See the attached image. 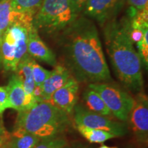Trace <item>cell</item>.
I'll list each match as a JSON object with an SVG mask.
<instances>
[{"mask_svg": "<svg viewBox=\"0 0 148 148\" xmlns=\"http://www.w3.org/2000/svg\"><path fill=\"white\" fill-rule=\"evenodd\" d=\"M11 140V134L5 130L2 121L0 119V148H2Z\"/></svg>", "mask_w": 148, "mask_h": 148, "instance_id": "obj_23", "label": "cell"}, {"mask_svg": "<svg viewBox=\"0 0 148 148\" xmlns=\"http://www.w3.org/2000/svg\"><path fill=\"white\" fill-rule=\"evenodd\" d=\"M78 16L70 0H43L32 23L38 32L59 34Z\"/></svg>", "mask_w": 148, "mask_h": 148, "instance_id": "obj_4", "label": "cell"}, {"mask_svg": "<svg viewBox=\"0 0 148 148\" xmlns=\"http://www.w3.org/2000/svg\"><path fill=\"white\" fill-rule=\"evenodd\" d=\"M88 88L100 95L111 114L120 121H127L134 105V99L126 90L110 82L92 83Z\"/></svg>", "mask_w": 148, "mask_h": 148, "instance_id": "obj_6", "label": "cell"}, {"mask_svg": "<svg viewBox=\"0 0 148 148\" xmlns=\"http://www.w3.org/2000/svg\"><path fill=\"white\" fill-rule=\"evenodd\" d=\"M9 108L8 91L5 86H0V116H2L3 112Z\"/></svg>", "mask_w": 148, "mask_h": 148, "instance_id": "obj_22", "label": "cell"}, {"mask_svg": "<svg viewBox=\"0 0 148 148\" xmlns=\"http://www.w3.org/2000/svg\"><path fill=\"white\" fill-rule=\"evenodd\" d=\"M99 148H118V147H110V146H108V145H101Z\"/></svg>", "mask_w": 148, "mask_h": 148, "instance_id": "obj_29", "label": "cell"}, {"mask_svg": "<svg viewBox=\"0 0 148 148\" xmlns=\"http://www.w3.org/2000/svg\"><path fill=\"white\" fill-rule=\"evenodd\" d=\"M59 34L64 60L77 82L112 81L99 32L91 19L79 15Z\"/></svg>", "mask_w": 148, "mask_h": 148, "instance_id": "obj_1", "label": "cell"}, {"mask_svg": "<svg viewBox=\"0 0 148 148\" xmlns=\"http://www.w3.org/2000/svg\"><path fill=\"white\" fill-rule=\"evenodd\" d=\"M76 127L81 135L91 143H103L116 137L112 133L101 130L89 128L80 125H76Z\"/></svg>", "mask_w": 148, "mask_h": 148, "instance_id": "obj_17", "label": "cell"}, {"mask_svg": "<svg viewBox=\"0 0 148 148\" xmlns=\"http://www.w3.org/2000/svg\"><path fill=\"white\" fill-rule=\"evenodd\" d=\"M119 0H87L83 8L84 16L103 25L110 19Z\"/></svg>", "mask_w": 148, "mask_h": 148, "instance_id": "obj_11", "label": "cell"}, {"mask_svg": "<svg viewBox=\"0 0 148 148\" xmlns=\"http://www.w3.org/2000/svg\"><path fill=\"white\" fill-rule=\"evenodd\" d=\"M86 1L87 0H70L72 6L73 7L74 10L78 15H79V13L82 11Z\"/></svg>", "mask_w": 148, "mask_h": 148, "instance_id": "obj_25", "label": "cell"}, {"mask_svg": "<svg viewBox=\"0 0 148 148\" xmlns=\"http://www.w3.org/2000/svg\"><path fill=\"white\" fill-rule=\"evenodd\" d=\"M71 77L69 69L66 66L56 64L49 76L41 85L43 101L49 102L55 91L62 87Z\"/></svg>", "mask_w": 148, "mask_h": 148, "instance_id": "obj_13", "label": "cell"}, {"mask_svg": "<svg viewBox=\"0 0 148 148\" xmlns=\"http://www.w3.org/2000/svg\"><path fill=\"white\" fill-rule=\"evenodd\" d=\"M5 88L8 91L9 108L14 109L17 112L28 109L26 94L21 81L16 74L10 77Z\"/></svg>", "mask_w": 148, "mask_h": 148, "instance_id": "obj_15", "label": "cell"}, {"mask_svg": "<svg viewBox=\"0 0 148 148\" xmlns=\"http://www.w3.org/2000/svg\"><path fill=\"white\" fill-rule=\"evenodd\" d=\"M78 90V82L74 77H71L62 87L54 92L49 102L66 114H71L77 104Z\"/></svg>", "mask_w": 148, "mask_h": 148, "instance_id": "obj_9", "label": "cell"}, {"mask_svg": "<svg viewBox=\"0 0 148 148\" xmlns=\"http://www.w3.org/2000/svg\"><path fill=\"white\" fill-rule=\"evenodd\" d=\"M32 58V57L27 53L18 64L17 69L15 71V74L21 81L24 90L26 94L28 109L32 108L37 103L33 96V90L35 87V84L31 67Z\"/></svg>", "mask_w": 148, "mask_h": 148, "instance_id": "obj_14", "label": "cell"}, {"mask_svg": "<svg viewBox=\"0 0 148 148\" xmlns=\"http://www.w3.org/2000/svg\"><path fill=\"white\" fill-rule=\"evenodd\" d=\"M31 67H32L35 86H41L45 79L49 76L51 71L45 69V68L40 66L34 58H32L31 60Z\"/></svg>", "mask_w": 148, "mask_h": 148, "instance_id": "obj_20", "label": "cell"}, {"mask_svg": "<svg viewBox=\"0 0 148 148\" xmlns=\"http://www.w3.org/2000/svg\"><path fill=\"white\" fill-rule=\"evenodd\" d=\"M27 53L32 58L42 61L49 65L57 64L54 53L47 47L39 36L34 25L28 29L27 34Z\"/></svg>", "mask_w": 148, "mask_h": 148, "instance_id": "obj_10", "label": "cell"}, {"mask_svg": "<svg viewBox=\"0 0 148 148\" xmlns=\"http://www.w3.org/2000/svg\"><path fill=\"white\" fill-rule=\"evenodd\" d=\"M63 148H69V147H66H66H63Z\"/></svg>", "mask_w": 148, "mask_h": 148, "instance_id": "obj_30", "label": "cell"}, {"mask_svg": "<svg viewBox=\"0 0 148 148\" xmlns=\"http://www.w3.org/2000/svg\"><path fill=\"white\" fill-rule=\"evenodd\" d=\"M127 148H147V145H145V144H142L139 143H136L134 145H130Z\"/></svg>", "mask_w": 148, "mask_h": 148, "instance_id": "obj_26", "label": "cell"}, {"mask_svg": "<svg viewBox=\"0 0 148 148\" xmlns=\"http://www.w3.org/2000/svg\"><path fill=\"white\" fill-rule=\"evenodd\" d=\"M2 148H14V147H13V145H12V144L11 143V141L10 140V141L5 144V145L3 146Z\"/></svg>", "mask_w": 148, "mask_h": 148, "instance_id": "obj_27", "label": "cell"}, {"mask_svg": "<svg viewBox=\"0 0 148 148\" xmlns=\"http://www.w3.org/2000/svg\"><path fill=\"white\" fill-rule=\"evenodd\" d=\"M34 134L25 132L16 137L11 136V143L14 148H34L40 141Z\"/></svg>", "mask_w": 148, "mask_h": 148, "instance_id": "obj_19", "label": "cell"}, {"mask_svg": "<svg viewBox=\"0 0 148 148\" xmlns=\"http://www.w3.org/2000/svg\"><path fill=\"white\" fill-rule=\"evenodd\" d=\"M129 5L136 10H143L148 8V0H127Z\"/></svg>", "mask_w": 148, "mask_h": 148, "instance_id": "obj_24", "label": "cell"}, {"mask_svg": "<svg viewBox=\"0 0 148 148\" xmlns=\"http://www.w3.org/2000/svg\"><path fill=\"white\" fill-rule=\"evenodd\" d=\"M67 145L65 138L56 137L41 140L34 148H63Z\"/></svg>", "mask_w": 148, "mask_h": 148, "instance_id": "obj_21", "label": "cell"}, {"mask_svg": "<svg viewBox=\"0 0 148 148\" xmlns=\"http://www.w3.org/2000/svg\"><path fill=\"white\" fill-rule=\"evenodd\" d=\"M32 25L16 23L2 33L1 58L5 71L15 72L18 64L27 54V34Z\"/></svg>", "mask_w": 148, "mask_h": 148, "instance_id": "obj_5", "label": "cell"}, {"mask_svg": "<svg viewBox=\"0 0 148 148\" xmlns=\"http://www.w3.org/2000/svg\"><path fill=\"white\" fill-rule=\"evenodd\" d=\"M1 37H2V33L0 32V66H2V64H1Z\"/></svg>", "mask_w": 148, "mask_h": 148, "instance_id": "obj_28", "label": "cell"}, {"mask_svg": "<svg viewBox=\"0 0 148 148\" xmlns=\"http://www.w3.org/2000/svg\"><path fill=\"white\" fill-rule=\"evenodd\" d=\"M103 25L106 50L116 77L130 91L140 92L143 88L142 62L130 36L127 20L110 18Z\"/></svg>", "mask_w": 148, "mask_h": 148, "instance_id": "obj_2", "label": "cell"}, {"mask_svg": "<svg viewBox=\"0 0 148 148\" xmlns=\"http://www.w3.org/2000/svg\"><path fill=\"white\" fill-rule=\"evenodd\" d=\"M82 99L87 110L95 113L108 116L111 113L104 101L97 92L88 88L84 92Z\"/></svg>", "mask_w": 148, "mask_h": 148, "instance_id": "obj_16", "label": "cell"}, {"mask_svg": "<svg viewBox=\"0 0 148 148\" xmlns=\"http://www.w3.org/2000/svg\"><path fill=\"white\" fill-rule=\"evenodd\" d=\"M42 1L43 0H11V5L16 12L34 16L41 6Z\"/></svg>", "mask_w": 148, "mask_h": 148, "instance_id": "obj_18", "label": "cell"}, {"mask_svg": "<svg viewBox=\"0 0 148 148\" xmlns=\"http://www.w3.org/2000/svg\"><path fill=\"white\" fill-rule=\"evenodd\" d=\"M134 99L133 107L127 121L136 142L147 145L148 143V98L140 92Z\"/></svg>", "mask_w": 148, "mask_h": 148, "instance_id": "obj_8", "label": "cell"}, {"mask_svg": "<svg viewBox=\"0 0 148 148\" xmlns=\"http://www.w3.org/2000/svg\"><path fill=\"white\" fill-rule=\"evenodd\" d=\"M73 111L76 125L107 131L113 134L116 137L123 136L127 132L125 123L112 121L108 116L92 112L82 105H75Z\"/></svg>", "mask_w": 148, "mask_h": 148, "instance_id": "obj_7", "label": "cell"}, {"mask_svg": "<svg viewBox=\"0 0 148 148\" xmlns=\"http://www.w3.org/2000/svg\"><path fill=\"white\" fill-rule=\"evenodd\" d=\"M69 121L65 112L52 103L42 101L28 110L18 112L14 128L45 140L56 137L63 132Z\"/></svg>", "mask_w": 148, "mask_h": 148, "instance_id": "obj_3", "label": "cell"}, {"mask_svg": "<svg viewBox=\"0 0 148 148\" xmlns=\"http://www.w3.org/2000/svg\"><path fill=\"white\" fill-rule=\"evenodd\" d=\"M33 18L34 16L31 14L14 11L12 8L11 0H0V32L1 33L16 23L32 25Z\"/></svg>", "mask_w": 148, "mask_h": 148, "instance_id": "obj_12", "label": "cell"}]
</instances>
